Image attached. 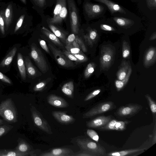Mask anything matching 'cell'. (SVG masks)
Wrapping results in <instances>:
<instances>
[{
	"mask_svg": "<svg viewBox=\"0 0 156 156\" xmlns=\"http://www.w3.org/2000/svg\"><path fill=\"white\" fill-rule=\"evenodd\" d=\"M5 22V30L7 31L12 27L16 19L20 6L13 1L7 3L0 2Z\"/></svg>",
	"mask_w": 156,
	"mask_h": 156,
	"instance_id": "6da1fadb",
	"label": "cell"
},
{
	"mask_svg": "<svg viewBox=\"0 0 156 156\" xmlns=\"http://www.w3.org/2000/svg\"><path fill=\"white\" fill-rule=\"evenodd\" d=\"M18 112L13 101L11 98L2 101L0 104V116L9 123L18 121Z\"/></svg>",
	"mask_w": 156,
	"mask_h": 156,
	"instance_id": "7a4b0ae2",
	"label": "cell"
},
{
	"mask_svg": "<svg viewBox=\"0 0 156 156\" xmlns=\"http://www.w3.org/2000/svg\"><path fill=\"white\" fill-rule=\"evenodd\" d=\"M83 7L87 16L90 20L103 17L107 10L106 6L103 4L89 2H86Z\"/></svg>",
	"mask_w": 156,
	"mask_h": 156,
	"instance_id": "3957f363",
	"label": "cell"
},
{
	"mask_svg": "<svg viewBox=\"0 0 156 156\" xmlns=\"http://www.w3.org/2000/svg\"><path fill=\"white\" fill-rule=\"evenodd\" d=\"M76 142L80 148L96 156L104 155L106 154V150L103 147L88 139H78Z\"/></svg>",
	"mask_w": 156,
	"mask_h": 156,
	"instance_id": "277c9868",
	"label": "cell"
},
{
	"mask_svg": "<svg viewBox=\"0 0 156 156\" xmlns=\"http://www.w3.org/2000/svg\"><path fill=\"white\" fill-rule=\"evenodd\" d=\"M106 6L112 16H119L128 17L131 15L125 8L111 0H94Z\"/></svg>",
	"mask_w": 156,
	"mask_h": 156,
	"instance_id": "5b68a950",
	"label": "cell"
},
{
	"mask_svg": "<svg viewBox=\"0 0 156 156\" xmlns=\"http://www.w3.org/2000/svg\"><path fill=\"white\" fill-rule=\"evenodd\" d=\"M31 48V57L42 72L45 73L48 69V66L43 53L34 44H32Z\"/></svg>",
	"mask_w": 156,
	"mask_h": 156,
	"instance_id": "8992f818",
	"label": "cell"
},
{
	"mask_svg": "<svg viewBox=\"0 0 156 156\" xmlns=\"http://www.w3.org/2000/svg\"><path fill=\"white\" fill-rule=\"evenodd\" d=\"M30 110L33 121L36 126L47 133L52 134L53 133L50 126L41 113L34 106L31 107Z\"/></svg>",
	"mask_w": 156,
	"mask_h": 156,
	"instance_id": "52a82bcc",
	"label": "cell"
},
{
	"mask_svg": "<svg viewBox=\"0 0 156 156\" xmlns=\"http://www.w3.org/2000/svg\"><path fill=\"white\" fill-rule=\"evenodd\" d=\"M67 2L71 30L73 33L77 34L79 30L80 20L76 4L74 0H67Z\"/></svg>",
	"mask_w": 156,
	"mask_h": 156,
	"instance_id": "ba28073f",
	"label": "cell"
},
{
	"mask_svg": "<svg viewBox=\"0 0 156 156\" xmlns=\"http://www.w3.org/2000/svg\"><path fill=\"white\" fill-rule=\"evenodd\" d=\"M114 103L108 101L99 103L90 109L83 115L84 118H88L95 115L106 112L115 108Z\"/></svg>",
	"mask_w": 156,
	"mask_h": 156,
	"instance_id": "9c48e42d",
	"label": "cell"
},
{
	"mask_svg": "<svg viewBox=\"0 0 156 156\" xmlns=\"http://www.w3.org/2000/svg\"><path fill=\"white\" fill-rule=\"evenodd\" d=\"M48 46L56 60L59 65L67 68L73 67L76 66L60 50L50 43H48Z\"/></svg>",
	"mask_w": 156,
	"mask_h": 156,
	"instance_id": "30bf717a",
	"label": "cell"
},
{
	"mask_svg": "<svg viewBox=\"0 0 156 156\" xmlns=\"http://www.w3.org/2000/svg\"><path fill=\"white\" fill-rule=\"evenodd\" d=\"M142 108V106L140 105L130 104L120 107L117 111L116 113L120 117H128L136 114Z\"/></svg>",
	"mask_w": 156,
	"mask_h": 156,
	"instance_id": "8fae6325",
	"label": "cell"
},
{
	"mask_svg": "<svg viewBox=\"0 0 156 156\" xmlns=\"http://www.w3.org/2000/svg\"><path fill=\"white\" fill-rule=\"evenodd\" d=\"M108 18L114 25L123 28H129L135 23V20L130 17L115 16Z\"/></svg>",
	"mask_w": 156,
	"mask_h": 156,
	"instance_id": "7c38bea8",
	"label": "cell"
},
{
	"mask_svg": "<svg viewBox=\"0 0 156 156\" xmlns=\"http://www.w3.org/2000/svg\"><path fill=\"white\" fill-rule=\"evenodd\" d=\"M128 121H118L115 119L111 120L105 126L98 129L102 130H116L122 131L124 130Z\"/></svg>",
	"mask_w": 156,
	"mask_h": 156,
	"instance_id": "4fadbf2b",
	"label": "cell"
},
{
	"mask_svg": "<svg viewBox=\"0 0 156 156\" xmlns=\"http://www.w3.org/2000/svg\"><path fill=\"white\" fill-rule=\"evenodd\" d=\"M74 153L71 149L66 147L55 148L50 151L43 153L41 156H72Z\"/></svg>",
	"mask_w": 156,
	"mask_h": 156,
	"instance_id": "5bb4252c",
	"label": "cell"
},
{
	"mask_svg": "<svg viewBox=\"0 0 156 156\" xmlns=\"http://www.w3.org/2000/svg\"><path fill=\"white\" fill-rule=\"evenodd\" d=\"M111 120L110 116H100L89 121L86 125L89 128L98 129L105 125Z\"/></svg>",
	"mask_w": 156,
	"mask_h": 156,
	"instance_id": "9a60e30c",
	"label": "cell"
},
{
	"mask_svg": "<svg viewBox=\"0 0 156 156\" xmlns=\"http://www.w3.org/2000/svg\"><path fill=\"white\" fill-rule=\"evenodd\" d=\"M53 117L58 122L64 124H69L74 122L76 119L73 116L63 112L54 111L52 112Z\"/></svg>",
	"mask_w": 156,
	"mask_h": 156,
	"instance_id": "2e32d148",
	"label": "cell"
},
{
	"mask_svg": "<svg viewBox=\"0 0 156 156\" xmlns=\"http://www.w3.org/2000/svg\"><path fill=\"white\" fill-rule=\"evenodd\" d=\"M47 100L50 105L56 108H66L69 106L68 103L65 99L55 95H49L47 98Z\"/></svg>",
	"mask_w": 156,
	"mask_h": 156,
	"instance_id": "e0dca14e",
	"label": "cell"
},
{
	"mask_svg": "<svg viewBox=\"0 0 156 156\" xmlns=\"http://www.w3.org/2000/svg\"><path fill=\"white\" fill-rule=\"evenodd\" d=\"M99 28L101 30L108 32H115L116 31L114 25L108 18H101L97 22Z\"/></svg>",
	"mask_w": 156,
	"mask_h": 156,
	"instance_id": "ac0fdd59",
	"label": "cell"
},
{
	"mask_svg": "<svg viewBox=\"0 0 156 156\" xmlns=\"http://www.w3.org/2000/svg\"><path fill=\"white\" fill-rule=\"evenodd\" d=\"M67 14V10L66 6V3H65L59 14L55 18H49L47 21L49 24H60L62 23L66 17Z\"/></svg>",
	"mask_w": 156,
	"mask_h": 156,
	"instance_id": "d6986e66",
	"label": "cell"
},
{
	"mask_svg": "<svg viewBox=\"0 0 156 156\" xmlns=\"http://www.w3.org/2000/svg\"><path fill=\"white\" fill-rule=\"evenodd\" d=\"M112 53L111 50L107 48L102 53L101 58V63L103 67L108 66L110 64L112 60Z\"/></svg>",
	"mask_w": 156,
	"mask_h": 156,
	"instance_id": "ffe728a7",
	"label": "cell"
},
{
	"mask_svg": "<svg viewBox=\"0 0 156 156\" xmlns=\"http://www.w3.org/2000/svg\"><path fill=\"white\" fill-rule=\"evenodd\" d=\"M146 148H136L120 151H114L109 153L107 154L109 156H124L143 151Z\"/></svg>",
	"mask_w": 156,
	"mask_h": 156,
	"instance_id": "44dd1931",
	"label": "cell"
},
{
	"mask_svg": "<svg viewBox=\"0 0 156 156\" xmlns=\"http://www.w3.org/2000/svg\"><path fill=\"white\" fill-rule=\"evenodd\" d=\"M41 30L42 32L55 44L59 46H63V44L61 42L58 38L53 32L44 27L42 28Z\"/></svg>",
	"mask_w": 156,
	"mask_h": 156,
	"instance_id": "7402d4cb",
	"label": "cell"
},
{
	"mask_svg": "<svg viewBox=\"0 0 156 156\" xmlns=\"http://www.w3.org/2000/svg\"><path fill=\"white\" fill-rule=\"evenodd\" d=\"M32 152L25 153L19 152L16 150L11 151L7 150H0V156H25L36 155Z\"/></svg>",
	"mask_w": 156,
	"mask_h": 156,
	"instance_id": "603a6c76",
	"label": "cell"
},
{
	"mask_svg": "<svg viewBox=\"0 0 156 156\" xmlns=\"http://www.w3.org/2000/svg\"><path fill=\"white\" fill-rule=\"evenodd\" d=\"M17 64L22 78L23 80H25L26 77V67L22 56L20 53L18 54Z\"/></svg>",
	"mask_w": 156,
	"mask_h": 156,
	"instance_id": "cb8c5ba5",
	"label": "cell"
},
{
	"mask_svg": "<svg viewBox=\"0 0 156 156\" xmlns=\"http://www.w3.org/2000/svg\"><path fill=\"white\" fill-rule=\"evenodd\" d=\"M49 27L53 33L64 43H66V33L54 24H49Z\"/></svg>",
	"mask_w": 156,
	"mask_h": 156,
	"instance_id": "d4e9b609",
	"label": "cell"
},
{
	"mask_svg": "<svg viewBox=\"0 0 156 156\" xmlns=\"http://www.w3.org/2000/svg\"><path fill=\"white\" fill-rule=\"evenodd\" d=\"M17 50L16 47L13 48L2 61L0 64V67H2L9 66L12 62Z\"/></svg>",
	"mask_w": 156,
	"mask_h": 156,
	"instance_id": "484cf974",
	"label": "cell"
},
{
	"mask_svg": "<svg viewBox=\"0 0 156 156\" xmlns=\"http://www.w3.org/2000/svg\"><path fill=\"white\" fill-rule=\"evenodd\" d=\"M98 36L97 30L95 29L90 28L88 33L84 36V38L88 44L92 45L93 41Z\"/></svg>",
	"mask_w": 156,
	"mask_h": 156,
	"instance_id": "4316f807",
	"label": "cell"
},
{
	"mask_svg": "<svg viewBox=\"0 0 156 156\" xmlns=\"http://www.w3.org/2000/svg\"><path fill=\"white\" fill-rule=\"evenodd\" d=\"M156 51L155 48H150L147 51L144 58V63L146 65H149L154 62L155 58Z\"/></svg>",
	"mask_w": 156,
	"mask_h": 156,
	"instance_id": "83f0119b",
	"label": "cell"
},
{
	"mask_svg": "<svg viewBox=\"0 0 156 156\" xmlns=\"http://www.w3.org/2000/svg\"><path fill=\"white\" fill-rule=\"evenodd\" d=\"M74 84L72 81H69L64 84L62 87V91L68 97L72 98L74 91Z\"/></svg>",
	"mask_w": 156,
	"mask_h": 156,
	"instance_id": "f1b7e54d",
	"label": "cell"
},
{
	"mask_svg": "<svg viewBox=\"0 0 156 156\" xmlns=\"http://www.w3.org/2000/svg\"><path fill=\"white\" fill-rule=\"evenodd\" d=\"M18 140V144L15 148V150L21 152H29L31 148L29 144L24 140L20 139Z\"/></svg>",
	"mask_w": 156,
	"mask_h": 156,
	"instance_id": "f546056e",
	"label": "cell"
},
{
	"mask_svg": "<svg viewBox=\"0 0 156 156\" xmlns=\"http://www.w3.org/2000/svg\"><path fill=\"white\" fill-rule=\"evenodd\" d=\"M129 68V66L127 62H123L121 67L117 73V78L119 80H122L125 78Z\"/></svg>",
	"mask_w": 156,
	"mask_h": 156,
	"instance_id": "4dcf8cb0",
	"label": "cell"
},
{
	"mask_svg": "<svg viewBox=\"0 0 156 156\" xmlns=\"http://www.w3.org/2000/svg\"><path fill=\"white\" fill-rule=\"evenodd\" d=\"M132 72L131 67L129 68L126 76L122 80H116L115 82V85L118 91L122 89L127 83Z\"/></svg>",
	"mask_w": 156,
	"mask_h": 156,
	"instance_id": "1f68e13d",
	"label": "cell"
},
{
	"mask_svg": "<svg viewBox=\"0 0 156 156\" xmlns=\"http://www.w3.org/2000/svg\"><path fill=\"white\" fill-rule=\"evenodd\" d=\"M25 63L27 73L31 76H34L36 74V70L28 57L25 58Z\"/></svg>",
	"mask_w": 156,
	"mask_h": 156,
	"instance_id": "d6a6232c",
	"label": "cell"
},
{
	"mask_svg": "<svg viewBox=\"0 0 156 156\" xmlns=\"http://www.w3.org/2000/svg\"><path fill=\"white\" fill-rule=\"evenodd\" d=\"M66 50L72 54H76L81 51L80 48L76 41L75 40L72 43L66 44Z\"/></svg>",
	"mask_w": 156,
	"mask_h": 156,
	"instance_id": "836d02e7",
	"label": "cell"
},
{
	"mask_svg": "<svg viewBox=\"0 0 156 156\" xmlns=\"http://www.w3.org/2000/svg\"><path fill=\"white\" fill-rule=\"evenodd\" d=\"M66 3V0H56V3L53 12V16L55 17L59 13L62 8Z\"/></svg>",
	"mask_w": 156,
	"mask_h": 156,
	"instance_id": "e575fe53",
	"label": "cell"
},
{
	"mask_svg": "<svg viewBox=\"0 0 156 156\" xmlns=\"http://www.w3.org/2000/svg\"><path fill=\"white\" fill-rule=\"evenodd\" d=\"M153 114L155 115L156 113V104L154 100L148 94L145 95Z\"/></svg>",
	"mask_w": 156,
	"mask_h": 156,
	"instance_id": "d590c367",
	"label": "cell"
},
{
	"mask_svg": "<svg viewBox=\"0 0 156 156\" xmlns=\"http://www.w3.org/2000/svg\"><path fill=\"white\" fill-rule=\"evenodd\" d=\"M95 68V65L93 62L88 64L85 70L84 75L86 78L89 77L94 72Z\"/></svg>",
	"mask_w": 156,
	"mask_h": 156,
	"instance_id": "8d00e7d4",
	"label": "cell"
},
{
	"mask_svg": "<svg viewBox=\"0 0 156 156\" xmlns=\"http://www.w3.org/2000/svg\"><path fill=\"white\" fill-rule=\"evenodd\" d=\"M13 128V126L8 124L0 126V138L6 135Z\"/></svg>",
	"mask_w": 156,
	"mask_h": 156,
	"instance_id": "74e56055",
	"label": "cell"
},
{
	"mask_svg": "<svg viewBox=\"0 0 156 156\" xmlns=\"http://www.w3.org/2000/svg\"><path fill=\"white\" fill-rule=\"evenodd\" d=\"M5 24L2 10L0 6V32L2 35H4L5 32Z\"/></svg>",
	"mask_w": 156,
	"mask_h": 156,
	"instance_id": "f35d334b",
	"label": "cell"
},
{
	"mask_svg": "<svg viewBox=\"0 0 156 156\" xmlns=\"http://www.w3.org/2000/svg\"><path fill=\"white\" fill-rule=\"evenodd\" d=\"M87 133L88 136L91 139L96 142L99 141V137L98 134L94 130L92 129H88Z\"/></svg>",
	"mask_w": 156,
	"mask_h": 156,
	"instance_id": "ab89813d",
	"label": "cell"
},
{
	"mask_svg": "<svg viewBox=\"0 0 156 156\" xmlns=\"http://www.w3.org/2000/svg\"><path fill=\"white\" fill-rule=\"evenodd\" d=\"M129 48L127 45L126 43L124 42L123 44L122 56L123 58H127L130 55Z\"/></svg>",
	"mask_w": 156,
	"mask_h": 156,
	"instance_id": "60d3db41",
	"label": "cell"
},
{
	"mask_svg": "<svg viewBox=\"0 0 156 156\" xmlns=\"http://www.w3.org/2000/svg\"><path fill=\"white\" fill-rule=\"evenodd\" d=\"M72 54L79 60L81 62H85L87 60V57L81 51L77 53Z\"/></svg>",
	"mask_w": 156,
	"mask_h": 156,
	"instance_id": "b9f144b4",
	"label": "cell"
},
{
	"mask_svg": "<svg viewBox=\"0 0 156 156\" xmlns=\"http://www.w3.org/2000/svg\"><path fill=\"white\" fill-rule=\"evenodd\" d=\"M62 52L70 60L72 61L75 62L77 63H81V62L79 60L74 56L71 53L68 51L67 50H64Z\"/></svg>",
	"mask_w": 156,
	"mask_h": 156,
	"instance_id": "7bdbcfd3",
	"label": "cell"
},
{
	"mask_svg": "<svg viewBox=\"0 0 156 156\" xmlns=\"http://www.w3.org/2000/svg\"><path fill=\"white\" fill-rule=\"evenodd\" d=\"M101 91V90L100 89H97L93 91L85 98L84 101H87L90 100L97 95Z\"/></svg>",
	"mask_w": 156,
	"mask_h": 156,
	"instance_id": "ee69618b",
	"label": "cell"
},
{
	"mask_svg": "<svg viewBox=\"0 0 156 156\" xmlns=\"http://www.w3.org/2000/svg\"><path fill=\"white\" fill-rule=\"evenodd\" d=\"M46 84L45 81H42L37 83L34 87V90L36 91H40L43 90Z\"/></svg>",
	"mask_w": 156,
	"mask_h": 156,
	"instance_id": "f6af8a7d",
	"label": "cell"
},
{
	"mask_svg": "<svg viewBox=\"0 0 156 156\" xmlns=\"http://www.w3.org/2000/svg\"><path fill=\"white\" fill-rule=\"evenodd\" d=\"M75 40L79 44L80 49L83 52H86L87 49L83 41L77 36H76Z\"/></svg>",
	"mask_w": 156,
	"mask_h": 156,
	"instance_id": "bcb514c9",
	"label": "cell"
},
{
	"mask_svg": "<svg viewBox=\"0 0 156 156\" xmlns=\"http://www.w3.org/2000/svg\"><path fill=\"white\" fill-rule=\"evenodd\" d=\"M147 6L151 10L156 9V0H146Z\"/></svg>",
	"mask_w": 156,
	"mask_h": 156,
	"instance_id": "7dc6e473",
	"label": "cell"
},
{
	"mask_svg": "<svg viewBox=\"0 0 156 156\" xmlns=\"http://www.w3.org/2000/svg\"><path fill=\"white\" fill-rule=\"evenodd\" d=\"M38 41L41 47L47 52L49 53V49L45 41L44 40L41 39H39Z\"/></svg>",
	"mask_w": 156,
	"mask_h": 156,
	"instance_id": "c3c4849f",
	"label": "cell"
},
{
	"mask_svg": "<svg viewBox=\"0 0 156 156\" xmlns=\"http://www.w3.org/2000/svg\"><path fill=\"white\" fill-rule=\"evenodd\" d=\"M76 35L74 34H70L66 38V44L72 43L75 40Z\"/></svg>",
	"mask_w": 156,
	"mask_h": 156,
	"instance_id": "681fc988",
	"label": "cell"
},
{
	"mask_svg": "<svg viewBox=\"0 0 156 156\" xmlns=\"http://www.w3.org/2000/svg\"><path fill=\"white\" fill-rule=\"evenodd\" d=\"M0 80L2 81L9 84L12 83L10 79L7 76L4 75L0 72Z\"/></svg>",
	"mask_w": 156,
	"mask_h": 156,
	"instance_id": "f907efd6",
	"label": "cell"
},
{
	"mask_svg": "<svg viewBox=\"0 0 156 156\" xmlns=\"http://www.w3.org/2000/svg\"><path fill=\"white\" fill-rule=\"evenodd\" d=\"M73 156H96V155L91 153L85 151L79 153L74 154Z\"/></svg>",
	"mask_w": 156,
	"mask_h": 156,
	"instance_id": "816d5d0a",
	"label": "cell"
},
{
	"mask_svg": "<svg viewBox=\"0 0 156 156\" xmlns=\"http://www.w3.org/2000/svg\"><path fill=\"white\" fill-rule=\"evenodd\" d=\"M37 5L41 7H43L46 4V0H32Z\"/></svg>",
	"mask_w": 156,
	"mask_h": 156,
	"instance_id": "f5cc1de1",
	"label": "cell"
},
{
	"mask_svg": "<svg viewBox=\"0 0 156 156\" xmlns=\"http://www.w3.org/2000/svg\"><path fill=\"white\" fill-rule=\"evenodd\" d=\"M156 38V32H154L150 37V40H152Z\"/></svg>",
	"mask_w": 156,
	"mask_h": 156,
	"instance_id": "db71d44e",
	"label": "cell"
},
{
	"mask_svg": "<svg viewBox=\"0 0 156 156\" xmlns=\"http://www.w3.org/2000/svg\"><path fill=\"white\" fill-rule=\"evenodd\" d=\"M23 4L26 5L27 4V0H19Z\"/></svg>",
	"mask_w": 156,
	"mask_h": 156,
	"instance_id": "11a10c76",
	"label": "cell"
},
{
	"mask_svg": "<svg viewBox=\"0 0 156 156\" xmlns=\"http://www.w3.org/2000/svg\"><path fill=\"white\" fill-rule=\"evenodd\" d=\"M4 124V121L2 119H0V125L2 124Z\"/></svg>",
	"mask_w": 156,
	"mask_h": 156,
	"instance_id": "9f6ffc18",
	"label": "cell"
},
{
	"mask_svg": "<svg viewBox=\"0 0 156 156\" xmlns=\"http://www.w3.org/2000/svg\"><path fill=\"white\" fill-rule=\"evenodd\" d=\"M77 1L79 4L81 3V0H77Z\"/></svg>",
	"mask_w": 156,
	"mask_h": 156,
	"instance_id": "6f0895ef",
	"label": "cell"
},
{
	"mask_svg": "<svg viewBox=\"0 0 156 156\" xmlns=\"http://www.w3.org/2000/svg\"><path fill=\"white\" fill-rule=\"evenodd\" d=\"M2 0H0V1H2Z\"/></svg>",
	"mask_w": 156,
	"mask_h": 156,
	"instance_id": "680465c9",
	"label": "cell"
}]
</instances>
